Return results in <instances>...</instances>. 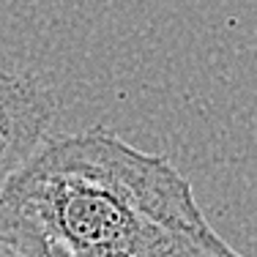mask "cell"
<instances>
[{"label":"cell","mask_w":257,"mask_h":257,"mask_svg":"<svg viewBox=\"0 0 257 257\" xmlns=\"http://www.w3.org/2000/svg\"><path fill=\"white\" fill-rule=\"evenodd\" d=\"M6 192L77 257H243L208 224L167 156L101 126L47 140Z\"/></svg>","instance_id":"obj_1"},{"label":"cell","mask_w":257,"mask_h":257,"mask_svg":"<svg viewBox=\"0 0 257 257\" xmlns=\"http://www.w3.org/2000/svg\"><path fill=\"white\" fill-rule=\"evenodd\" d=\"M52 99L28 77L0 71V192L50 140Z\"/></svg>","instance_id":"obj_2"},{"label":"cell","mask_w":257,"mask_h":257,"mask_svg":"<svg viewBox=\"0 0 257 257\" xmlns=\"http://www.w3.org/2000/svg\"><path fill=\"white\" fill-rule=\"evenodd\" d=\"M50 235L28 205L0 192V257H44Z\"/></svg>","instance_id":"obj_3"},{"label":"cell","mask_w":257,"mask_h":257,"mask_svg":"<svg viewBox=\"0 0 257 257\" xmlns=\"http://www.w3.org/2000/svg\"><path fill=\"white\" fill-rule=\"evenodd\" d=\"M44 257H77L74 252H71L66 243H60V241H55V238H50V243H47V252Z\"/></svg>","instance_id":"obj_4"}]
</instances>
